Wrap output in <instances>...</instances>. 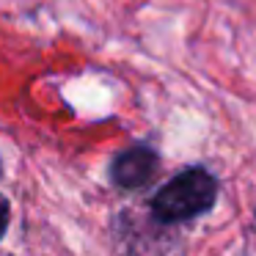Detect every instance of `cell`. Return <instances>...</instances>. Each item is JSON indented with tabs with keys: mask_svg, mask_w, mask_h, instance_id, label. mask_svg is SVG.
I'll return each instance as SVG.
<instances>
[{
	"mask_svg": "<svg viewBox=\"0 0 256 256\" xmlns=\"http://www.w3.org/2000/svg\"><path fill=\"white\" fill-rule=\"evenodd\" d=\"M215 179L201 168H190V171H182L179 176H174L166 188L157 190L152 210L160 220L168 223L188 220V218H196L210 210L212 201H215Z\"/></svg>",
	"mask_w": 256,
	"mask_h": 256,
	"instance_id": "obj_1",
	"label": "cell"
},
{
	"mask_svg": "<svg viewBox=\"0 0 256 256\" xmlns=\"http://www.w3.org/2000/svg\"><path fill=\"white\" fill-rule=\"evenodd\" d=\"M157 174V154L146 146H135L127 149L113 160L110 176L118 188H144L146 182H152V176Z\"/></svg>",
	"mask_w": 256,
	"mask_h": 256,
	"instance_id": "obj_2",
	"label": "cell"
},
{
	"mask_svg": "<svg viewBox=\"0 0 256 256\" xmlns=\"http://www.w3.org/2000/svg\"><path fill=\"white\" fill-rule=\"evenodd\" d=\"M8 218H12V206H8V198H6V196H0V237L6 234Z\"/></svg>",
	"mask_w": 256,
	"mask_h": 256,
	"instance_id": "obj_3",
	"label": "cell"
}]
</instances>
